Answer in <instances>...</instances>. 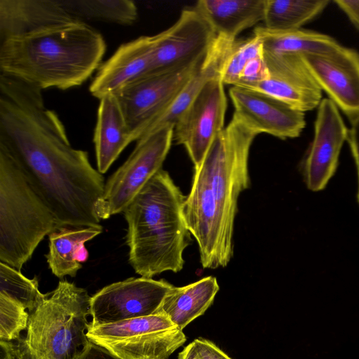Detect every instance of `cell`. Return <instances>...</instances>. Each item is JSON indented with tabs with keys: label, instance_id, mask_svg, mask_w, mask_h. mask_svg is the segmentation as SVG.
<instances>
[{
	"label": "cell",
	"instance_id": "obj_28",
	"mask_svg": "<svg viewBox=\"0 0 359 359\" xmlns=\"http://www.w3.org/2000/svg\"><path fill=\"white\" fill-rule=\"evenodd\" d=\"M0 292L22 304L29 312L34 311L48 295L39 291L36 277L29 279L3 262H0Z\"/></svg>",
	"mask_w": 359,
	"mask_h": 359
},
{
	"label": "cell",
	"instance_id": "obj_21",
	"mask_svg": "<svg viewBox=\"0 0 359 359\" xmlns=\"http://www.w3.org/2000/svg\"><path fill=\"white\" fill-rule=\"evenodd\" d=\"M235 40L217 35L198 69L187 81L168 110L144 135L165 126H174L205 84L214 79L221 77L224 62Z\"/></svg>",
	"mask_w": 359,
	"mask_h": 359
},
{
	"label": "cell",
	"instance_id": "obj_34",
	"mask_svg": "<svg viewBox=\"0 0 359 359\" xmlns=\"http://www.w3.org/2000/svg\"><path fill=\"white\" fill-rule=\"evenodd\" d=\"M347 142L350 146L355 163L359 162V114L351 121Z\"/></svg>",
	"mask_w": 359,
	"mask_h": 359
},
{
	"label": "cell",
	"instance_id": "obj_7",
	"mask_svg": "<svg viewBox=\"0 0 359 359\" xmlns=\"http://www.w3.org/2000/svg\"><path fill=\"white\" fill-rule=\"evenodd\" d=\"M86 336L120 359H167L187 340L183 331L160 313L100 325L89 323Z\"/></svg>",
	"mask_w": 359,
	"mask_h": 359
},
{
	"label": "cell",
	"instance_id": "obj_33",
	"mask_svg": "<svg viewBox=\"0 0 359 359\" xmlns=\"http://www.w3.org/2000/svg\"><path fill=\"white\" fill-rule=\"evenodd\" d=\"M76 359H120L106 348L89 342L86 348Z\"/></svg>",
	"mask_w": 359,
	"mask_h": 359
},
{
	"label": "cell",
	"instance_id": "obj_20",
	"mask_svg": "<svg viewBox=\"0 0 359 359\" xmlns=\"http://www.w3.org/2000/svg\"><path fill=\"white\" fill-rule=\"evenodd\" d=\"M133 141L116 96L109 94L100 99L93 135L97 170L105 173Z\"/></svg>",
	"mask_w": 359,
	"mask_h": 359
},
{
	"label": "cell",
	"instance_id": "obj_8",
	"mask_svg": "<svg viewBox=\"0 0 359 359\" xmlns=\"http://www.w3.org/2000/svg\"><path fill=\"white\" fill-rule=\"evenodd\" d=\"M204 57L189 65L150 72L114 94L134 140L168 110Z\"/></svg>",
	"mask_w": 359,
	"mask_h": 359
},
{
	"label": "cell",
	"instance_id": "obj_27",
	"mask_svg": "<svg viewBox=\"0 0 359 359\" xmlns=\"http://www.w3.org/2000/svg\"><path fill=\"white\" fill-rule=\"evenodd\" d=\"M73 17L129 25L137 18V8L131 0H59Z\"/></svg>",
	"mask_w": 359,
	"mask_h": 359
},
{
	"label": "cell",
	"instance_id": "obj_25",
	"mask_svg": "<svg viewBox=\"0 0 359 359\" xmlns=\"http://www.w3.org/2000/svg\"><path fill=\"white\" fill-rule=\"evenodd\" d=\"M253 34L261 41L263 49L279 53L316 54L331 51L339 44L334 38L315 31L299 29L275 32L257 26Z\"/></svg>",
	"mask_w": 359,
	"mask_h": 359
},
{
	"label": "cell",
	"instance_id": "obj_14",
	"mask_svg": "<svg viewBox=\"0 0 359 359\" xmlns=\"http://www.w3.org/2000/svg\"><path fill=\"white\" fill-rule=\"evenodd\" d=\"M229 97L233 118L257 135L264 133L285 140L300 135L305 128V113L265 93L231 86Z\"/></svg>",
	"mask_w": 359,
	"mask_h": 359
},
{
	"label": "cell",
	"instance_id": "obj_4",
	"mask_svg": "<svg viewBox=\"0 0 359 359\" xmlns=\"http://www.w3.org/2000/svg\"><path fill=\"white\" fill-rule=\"evenodd\" d=\"M90 297L87 291L60 280L45 300L29 312L26 334L13 341L16 359H76L90 341Z\"/></svg>",
	"mask_w": 359,
	"mask_h": 359
},
{
	"label": "cell",
	"instance_id": "obj_2",
	"mask_svg": "<svg viewBox=\"0 0 359 359\" xmlns=\"http://www.w3.org/2000/svg\"><path fill=\"white\" fill-rule=\"evenodd\" d=\"M102 34L76 20L0 42V72L41 90L81 86L100 67Z\"/></svg>",
	"mask_w": 359,
	"mask_h": 359
},
{
	"label": "cell",
	"instance_id": "obj_22",
	"mask_svg": "<svg viewBox=\"0 0 359 359\" xmlns=\"http://www.w3.org/2000/svg\"><path fill=\"white\" fill-rule=\"evenodd\" d=\"M266 0H199L194 7L217 36L236 39L243 30L264 21Z\"/></svg>",
	"mask_w": 359,
	"mask_h": 359
},
{
	"label": "cell",
	"instance_id": "obj_1",
	"mask_svg": "<svg viewBox=\"0 0 359 359\" xmlns=\"http://www.w3.org/2000/svg\"><path fill=\"white\" fill-rule=\"evenodd\" d=\"M41 89L20 84L0 97V146L14 158L57 228L101 226L104 178L73 148Z\"/></svg>",
	"mask_w": 359,
	"mask_h": 359
},
{
	"label": "cell",
	"instance_id": "obj_29",
	"mask_svg": "<svg viewBox=\"0 0 359 359\" xmlns=\"http://www.w3.org/2000/svg\"><path fill=\"white\" fill-rule=\"evenodd\" d=\"M263 53L262 43L257 36L253 34L246 39H236L222 71L223 83L236 86L247 64Z\"/></svg>",
	"mask_w": 359,
	"mask_h": 359
},
{
	"label": "cell",
	"instance_id": "obj_6",
	"mask_svg": "<svg viewBox=\"0 0 359 359\" xmlns=\"http://www.w3.org/2000/svg\"><path fill=\"white\" fill-rule=\"evenodd\" d=\"M257 135L232 117L215 137L199 168L217 203L228 234L233 237L240 194L250 186L248 158Z\"/></svg>",
	"mask_w": 359,
	"mask_h": 359
},
{
	"label": "cell",
	"instance_id": "obj_26",
	"mask_svg": "<svg viewBox=\"0 0 359 359\" xmlns=\"http://www.w3.org/2000/svg\"><path fill=\"white\" fill-rule=\"evenodd\" d=\"M330 3L329 0H266L263 26L275 32L302 29Z\"/></svg>",
	"mask_w": 359,
	"mask_h": 359
},
{
	"label": "cell",
	"instance_id": "obj_10",
	"mask_svg": "<svg viewBox=\"0 0 359 359\" xmlns=\"http://www.w3.org/2000/svg\"><path fill=\"white\" fill-rule=\"evenodd\" d=\"M184 215L197 242L202 266L210 269L226 266L233 254V237L226 232L219 205L199 168H194Z\"/></svg>",
	"mask_w": 359,
	"mask_h": 359
},
{
	"label": "cell",
	"instance_id": "obj_30",
	"mask_svg": "<svg viewBox=\"0 0 359 359\" xmlns=\"http://www.w3.org/2000/svg\"><path fill=\"white\" fill-rule=\"evenodd\" d=\"M25 306L7 294L0 292V339L13 341L27 327L29 312Z\"/></svg>",
	"mask_w": 359,
	"mask_h": 359
},
{
	"label": "cell",
	"instance_id": "obj_5",
	"mask_svg": "<svg viewBox=\"0 0 359 359\" xmlns=\"http://www.w3.org/2000/svg\"><path fill=\"white\" fill-rule=\"evenodd\" d=\"M57 228L46 204L0 146V261L20 271L39 243Z\"/></svg>",
	"mask_w": 359,
	"mask_h": 359
},
{
	"label": "cell",
	"instance_id": "obj_37",
	"mask_svg": "<svg viewBox=\"0 0 359 359\" xmlns=\"http://www.w3.org/2000/svg\"><path fill=\"white\" fill-rule=\"evenodd\" d=\"M0 359H16L13 341H0Z\"/></svg>",
	"mask_w": 359,
	"mask_h": 359
},
{
	"label": "cell",
	"instance_id": "obj_36",
	"mask_svg": "<svg viewBox=\"0 0 359 359\" xmlns=\"http://www.w3.org/2000/svg\"><path fill=\"white\" fill-rule=\"evenodd\" d=\"M177 359H201L194 341L179 353Z\"/></svg>",
	"mask_w": 359,
	"mask_h": 359
},
{
	"label": "cell",
	"instance_id": "obj_31",
	"mask_svg": "<svg viewBox=\"0 0 359 359\" xmlns=\"http://www.w3.org/2000/svg\"><path fill=\"white\" fill-rule=\"evenodd\" d=\"M269 76L264 53L250 60L243 69L238 83L233 86L253 88Z\"/></svg>",
	"mask_w": 359,
	"mask_h": 359
},
{
	"label": "cell",
	"instance_id": "obj_39",
	"mask_svg": "<svg viewBox=\"0 0 359 359\" xmlns=\"http://www.w3.org/2000/svg\"><path fill=\"white\" fill-rule=\"evenodd\" d=\"M355 165H356V168H357L358 179V201L359 203V162L355 163Z\"/></svg>",
	"mask_w": 359,
	"mask_h": 359
},
{
	"label": "cell",
	"instance_id": "obj_13",
	"mask_svg": "<svg viewBox=\"0 0 359 359\" xmlns=\"http://www.w3.org/2000/svg\"><path fill=\"white\" fill-rule=\"evenodd\" d=\"M216 37L210 24L194 6L183 9L171 27L152 36L151 72L202 60Z\"/></svg>",
	"mask_w": 359,
	"mask_h": 359
},
{
	"label": "cell",
	"instance_id": "obj_18",
	"mask_svg": "<svg viewBox=\"0 0 359 359\" xmlns=\"http://www.w3.org/2000/svg\"><path fill=\"white\" fill-rule=\"evenodd\" d=\"M152 36H142L121 44L102 63L89 91L98 99L114 94L125 86L151 72Z\"/></svg>",
	"mask_w": 359,
	"mask_h": 359
},
{
	"label": "cell",
	"instance_id": "obj_9",
	"mask_svg": "<svg viewBox=\"0 0 359 359\" xmlns=\"http://www.w3.org/2000/svg\"><path fill=\"white\" fill-rule=\"evenodd\" d=\"M173 130L174 126H165L137 140L129 157L105 183V219L123 212L148 181L162 169L173 140Z\"/></svg>",
	"mask_w": 359,
	"mask_h": 359
},
{
	"label": "cell",
	"instance_id": "obj_16",
	"mask_svg": "<svg viewBox=\"0 0 359 359\" xmlns=\"http://www.w3.org/2000/svg\"><path fill=\"white\" fill-rule=\"evenodd\" d=\"M301 56L321 90L349 121L353 119L359 114V52L340 45Z\"/></svg>",
	"mask_w": 359,
	"mask_h": 359
},
{
	"label": "cell",
	"instance_id": "obj_24",
	"mask_svg": "<svg viewBox=\"0 0 359 359\" xmlns=\"http://www.w3.org/2000/svg\"><path fill=\"white\" fill-rule=\"evenodd\" d=\"M102 227H59L48 235L49 251L46 255L49 269L59 278L74 277L82 267L76 255L84 243L102 233Z\"/></svg>",
	"mask_w": 359,
	"mask_h": 359
},
{
	"label": "cell",
	"instance_id": "obj_23",
	"mask_svg": "<svg viewBox=\"0 0 359 359\" xmlns=\"http://www.w3.org/2000/svg\"><path fill=\"white\" fill-rule=\"evenodd\" d=\"M219 289L217 278L212 276L185 286H174L167 293L156 313L167 316L183 330L211 306Z\"/></svg>",
	"mask_w": 359,
	"mask_h": 359
},
{
	"label": "cell",
	"instance_id": "obj_38",
	"mask_svg": "<svg viewBox=\"0 0 359 359\" xmlns=\"http://www.w3.org/2000/svg\"><path fill=\"white\" fill-rule=\"evenodd\" d=\"M88 257V252L85 247L82 245L76 255V261L79 263L86 262Z\"/></svg>",
	"mask_w": 359,
	"mask_h": 359
},
{
	"label": "cell",
	"instance_id": "obj_17",
	"mask_svg": "<svg viewBox=\"0 0 359 359\" xmlns=\"http://www.w3.org/2000/svg\"><path fill=\"white\" fill-rule=\"evenodd\" d=\"M264 57L269 76L250 89L269 94L304 113L319 106L323 90L300 55L264 50Z\"/></svg>",
	"mask_w": 359,
	"mask_h": 359
},
{
	"label": "cell",
	"instance_id": "obj_32",
	"mask_svg": "<svg viewBox=\"0 0 359 359\" xmlns=\"http://www.w3.org/2000/svg\"><path fill=\"white\" fill-rule=\"evenodd\" d=\"M194 341L201 359H232L208 339L197 338Z\"/></svg>",
	"mask_w": 359,
	"mask_h": 359
},
{
	"label": "cell",
	"instance_id": "obj_12",
	"mask_svg": "<svg viewBox=\"0 0 359 359\" xmlns=\"http://www.w3.org/2000/svg\"><path fill=\"white\" fill-rule=\"evenodd\" d=\"M221 77L208 82L174 126L173 140L186 149L194 168L224 128L227 100Z\"/></svg>",
	"mask_w": 359,
	"mask_h": 359
},
{
	"label": "cell",
	"instance_id": "obj_11",
	"mask_svg": "<svg viewBox=\"0 0 359 359\" xmlns=\"http://www.w3.org/2000/svg\"><path fill=\"white\" fill-rule=\"evenodd\" d=\"M174 286L152 278H129L104 287L90 297V324L100 325L155 314Z\"/></svg>",
	"mask_w": 359,
	"mask_h": 359
},
{
	"label": "cell",
	"instance_id": "obj_15",
	"mask_svg": "<svg viewBox=\"0 0 359 359\" xmlns=\"http://www.w3.org/2000/svg\"><path fill=\"white\" fill-rule=\"evenodd\" d=\"M348 133L338 107L329 98L323 99L318 107L313 138L302 163L304 179L310 190L318 191L326 187L336 171Z\"/></svg>",
	"mask_w": 359,
	"mask_h": 359
},
{
	"label": "cell",
	"instance_id": "obj_3",
	"mask_svg": "<svg viewBox=\"0 0 359 359\" xmlns=\"http://www.w3.org/2000/svg\"><path fill=\"white\" fill-rule=\"evenodd\" d=\"M186 196L161 169L123 210L129 263L135 273L152 278L184 266L191 235L184 215Z\"/></svg>",
	"mask_w": 359,
	"mask_h": 359
},
{
	"label": "cell",
	"instance_id": "obj_35",
	"mask_svg": "<svg viewBox=\"0 0 359 359\" xmlns=\"http://www.w3.org/2000/svg\"><path fill=\"white\" fill-rule=\"evenodd\" d=\"M334 3L359 29V0H334Z\"/></svg>",
	"mask_w": 359,
	"mask_h": 359
},
{
	"label": "cell",
	"instance_id": "obj_19",
	"mask_svg": "<svg viewBox=\"0 0 359 359\" xmlns=\"http://www.w3.org/2000/svg\"><path fill=\"white\" fill-rule=\"evenodd\" d=\"M76 20L59 0H0V42Z\"/></svg>",
	"mask_w": 359,
	"mask_h": 359
}]
</instances>
